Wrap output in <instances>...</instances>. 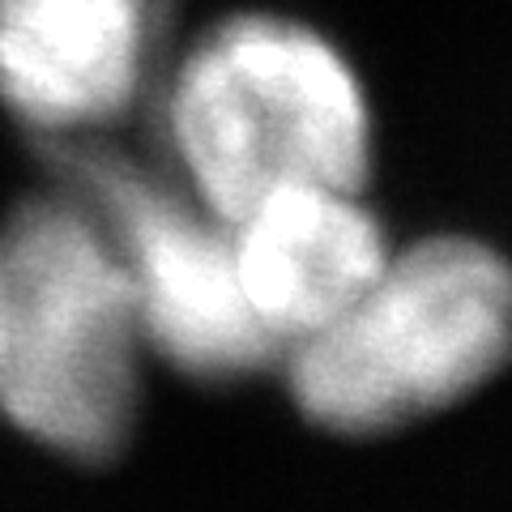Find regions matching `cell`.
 I'll use <instances>...</instances> for the list:
<instances>
[{"label":"cell","mask_w":512,"mask_h":512,"mask_svg":"<svg viewBox=\"0 0 512 512\" xmlns=\"http://www.w3.org/2000/svg\"><path fill=\"white\" fill-rule=\"evenodd\" d=\"M171 128L218 222L282 188H359L367 171L355 73L325 39L278 18H239L201 39L175 82Z\"/></svg>","instance_id":"obj_3"},{"label":"cell","mask_w":512,"mask_h":512,"mask_svg":"<svg viewBox=\"0 0 512 512\" xmlns=\"http://www.w3.org/2000/svg\"><path fill=\"white\" fill-rule=\"evenodd\" d=\"M111 218L146 346L201 380L261 372L278 355L239 286L227 222H205L137 184L116 188Z\"/></svg>","instance_id":"obj_4"},{"label":"cell","mask_w":512,"mask_h":512,"mask_svg":"<svg viewBox=\"0 0 512 512\" xmlns=\"http://www.w3.org/2000/svg\"><path fill=\"white\" fill-rule=\"evenodd\" d=\"M133 282L103 227L39 201L0 227V419L77 461L128 444L141 393Z\"/></svg>","instance_id":"obj_1"},{"label":"cell","mask_w":512,"mask_h":512,"mask_svg":"<svg viewBox=\"0 0 512 512\" xmlns=\"http://www.w3.org/2000/svg\"><path fill=\"white\" fill-rule=\"evenodd\" d=\"M137 0H0V94L43 128L99 124L141 73Z\"/></svg>","instance_id":"obj_6"},{"label":"cell","mask_w":512,"mask_h":512,"mask_svg":"<svg viewBox=\"0 0 512 512\" xmlns=\"http://www.w3.org/2000/svg\"><path fill=\"white\" fill-rule=\"evenodd\" d=\"M227 231L244 299L278 355L333 325L389 261L355 188H282Z\"/></svg>","instance_id":"obj_5"},{"label":"cell","mask_w":512,"mask_h":512,"mask_svg":"<svg viewBox=\"0 0 512 512\" xmlns=\"http://www.w3.org/2000/svg\"><path fill=\"white\" fill-rule=\"evenodd\" d=\"M512 359V265L474 239L389 256L350 308L286 350L299 410L342 436L393 431L487 384Z\"/></svg>","instance_id":"obj_2"}]
</instances>
